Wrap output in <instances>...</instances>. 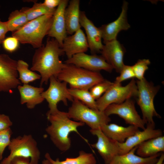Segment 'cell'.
Listing matches in <instances>:
<instances>
[{
  "instance_id": "20",
  "label": "cell",
  "mask_w": 164,
  "mask_h": 164,
  "mask_svg": "<svg viewBox=\"0 0 164 164\" xmlns=\"http://www.w3.org/2000/svg\"><path fill=\"white\" fill-rule=\"evenodd\" d=\"M100 129L108 138L120 143L124 142L127 138L139 130V128L135 126L130 125L124 127L114 123L104 125Z\"/></svg>"
},
{
  "instance_id": "1",
  "label": "cell",
  "mask_w": 164,
  "mask_h": 164,
  "mask_svg": "<svg viewBox=\"0 0 164 164\" xmlns=\"http://www.w3.org/2000/svg\"><path fill=\"white\" fill-rule=\"evenodd\" d=\"M55 39L49 37L46 44L36 49L33 56L30 70L39 72L41 77L40 85L46 84L50 77H56L63 68L64 63L59 58L63 53Z\"/></svg>"
},
{
  "instance_id": "4",
  "label": "cell",
  "mask_w": 164,
  "mask_h": 164,
  "mask_svg": "<svg viewBox=\"0 0 164 164\" xmlns=\"http://www.w3.org/2000/svg\"><path fill=\"white\" fill-rule=\"evenodd\" d=\"M56 78L60 81L69 84L70 88L88 90L105 80L99 72L66 63Z\"/></svg>"
},
{
  "instance_id": "32",
  "label": "cell",
  "mask_w": 164,
  "mask_h": 164,
  "mask_svg": "<svg viewBox=\"0 0 164 164\" xmlns=\"http://www.w3.org/2000/svg\"><path fill=\"white\" fill-rule=\"evenodd\" d=\"M12 134L10 128L0 131V160H2L5 148L9 145Z\"/></svg>"
},
{
  "instance_id": "38",
  "label": "cell",
  "mask_w": 164,
  "mask_h": 164,
  "mask_svg": "<svg viewBox=\"0 0 164 164\" xmlns=\"http://www.w3.org/2000/svg\"><path fill=\"white\" fill-rule=\"evenodd\" d=\"M61 0H45L43 4L47 7L50 9H55L59 5Z\"/></svg>"
},
{
  "instance_id": "23",
  "label": "cell",
  "mask_w": 164,
  "mask_h": 164,
  "mask_svg": "<svg viewBox=\"0 0 164 164\" xmlns=\"http://www.w3.org/2000/svg\"><path fill=\"white\" fill-rule=\"evenodd\" d=\"M136 154L141 157L148 158L164 151V136L162 135L146 140L137 146Z\"/></svg>"
},
{
  "instance_id": "35",
  "label": "cell",
  "mask_w": 164,
  "mask_h": 164,
  "mask_svg": "<svg viewBox=\"0 0 164 164\" xmlns=\"http://www.w3.org/2000/svg\"><path fill=\"white\" fill-rule=\"evenodd\" d=\"M12 125V123L8 116L0 114V131L10 128Z\"/></svg>"
},
{
  "instance_id": "15",
  "label": "cell",
  "mask_w": 164,
  "mask_h": 164,
  "mask_svg": "<svg viewBox=\"0 0 164 164\" xmlns=\"http://www.w3.org/2000/svg\"><path fill=\"white\" fill-rule=\"evenodd\" d=\"M155 127L147 125L146 128L143 131H138L127 138L124 142L120 143L116 142L119 148V155L128 153L134 147L146 140L162 135V130L155 129Z\"/></svg>"
},
{
  "instance_id": "18",
  "label": "cell",
  "mask_w": 164,
  "mask_h": 164,
  "mask_svg": "<svg viewBox=\"0 0 164 164\" xmlns=\"http://www.w3.org/2000/svg\"><path fill=\"white\" fill-rule=\"evenodd\" d=\"M68 2V0H61L53 15L52 25L47 35L56 40L61 48L67 36L64 14Z\"/></svg>"
},
{
  "instance_id": "2",
  "label": "cell",
  "mask_w": 164,
  "mask_h": 164,
  "mask_svg": "<svg viewBox=\"0 0 164 164\" xmlns=\"http://www.w3.org/2000/svg\"><path fill=\"white\" fill-rule=\"evenodd\" d=\"M46 116L50 125L46 128V131L53 143L60 151L65 152L70 148L71 141L69 136L72 132H76L88 142L77 130L78 127L85 124L72 121L69 117L67 112L58 110L53 113L46 114Z\"/></svg>"
},
{
  "instance_id": "17",
  "label": "cell",
  "mask_w": 164,
  "mask_h": 164,
  "mask_svg": "<svg viewBox=\"0 0 164 164\" xmlns=\"http://www.w3.org/2000/svg\"><path fill=\"white\" fill-rule=\"evenodd\" d=\"M80 23L84 29L89 48L93 54L101 52L104 45L102 42V36L99 28L96 27L87 16L85 12L80 11Z\"/></svg>"
},
{
  "instance_id": "39",
  "label": "cell",
  "mask_w": 164,
  "mask_h": 164,
  "mask_svg": "<svg viewBox=\"0 0 164 164\" xmlns=\"http://www.w3.org/2000/svg\"><path fill=\"white\" fill-rule=\"evenodd\" d=\"M159 158L158 161L154 164H163L164 160V154L163 153L161 154Z\"/></svg>"
},
{
  "instance_id": "10",
  "label": "cell",
  "mask_w": 164,
  "mask_h": 164,
  "mask_svg": "<svg viewBox=\"0 0 164 164\" xmlns=\"http://www.w3.org/2000/svg\"><path fill=\"white\" fill-rule=\"evenodd\" d=\"M17 62L7 54H0V92H11L20 84Z\"/></svg>"
},
{
  "instance_id": "3",
  "label": "cell",
  "mask_w": 164,
  "mask_h": 164,
  "mask_svg": "<svg viewBox=\"0 0 164 164\" xmlns=\"http://www.w3.org/2000/svg\"><path fill=\"white\" fill-rule=\"evenodd\" d=\"M53 15H45L28 22L21 28L12 32V36L22 44H30L34 48L40 47L51 28Z\"/></svg>"
},
{
  "instance_id": "8",
  "label": "cell",
  "mask_w": 164,
  "mask_h": 164,
  "mask_svg": "<svg viewBox=\"0 0 164 164\" xmlns=\"http://www.w3.org/2000/svg\"><path fill=\"white\" fill-rule=\"evenodd\" d=\"M137 94L136 81L134 78L125 86L114 82L113 85L96 100L97 109L104 111L111 104H121L132 97H136Z\"/></svg>"
},
{
  "instance_id": "42",
  "label": "cell",
  "mask_w": 164,
  "mask_h": 164,
  "mask_svg": "<svg viewBox=\"0 0 164 164\" xmlns=\"http://www.w3.org/2000/svg\"></svg>"
},
{
  "instance_id": "14",
  "label": "cell",
  "mask_w": 164,
  "mask_h": 164,
  "mask_svg": "<svg viewBox=\"0 0 164 164\" xmlns=\"http://www.w3.org/2000/svg\"><path fill=\"white\" fill-rule=\"evenodd\" d=\"M128 5L127 2H123L121 12L117 19L99 28L104 43L116 39L118 34L120 31L127 30L130 28L127 19Z\"/></svg>"
},
{
  "instance_id": "13",
  "label": "cell",
  "mask_w": 164,
  "mask_h": 164,
  "mask_svg": "<svg viewBox=\"0 0 164 164\" xmlns=\"http://www.w3.org/2000/svg\"><path fill=\"white\" fill-rule=\"evenodd\" d=\"M90 132L97 138V142L91 146L97 150L105 164H109L115 156L119 155V148L116 142L105 135L100 128L90 129Z\"/></svg>"
},
{
  "instance_id": "30",
  "label": "cell",
  "mask_w": 164,
  "mask_h": 164,
  "mask_svg": "<svg viewBox=\"0 0 164 164\" xmlns=\"http://www.w3.org/2000/svg\"><path fill=\"white\" fill-rule=\"evenodd\" d=\"M114 84V82L104 80L93 86L90 92L95 100L100 97Z\"/></svg>"
},
{
  "instance_id": "27",
  "label": "cell",
  "mask_w": 164,
  "mask_h": 164,
  "mask_svg": "<svg viewBox=\"0 0 164 164\" xmlns=\"http://www.w3.org/2000/svg\"><path fill=\"white\" fill-rule=\"evenodd\" d=\"M29 64L23 60L17 61V70L19 75V79L23 84H28L41 78L40 75L29 70Z\"/></svg>"
},
{
  "instance_id": "29",
  "label": "cell",
  "mask_w": 164,
  "mask_h": 164,
  "mask_svg": "<svg viewBox=\"0 0 164 164\" xmlns=\"http://www.w3.org/2000/svg\"><path fill=\"white\" fill-rule=\"evenodd\" d=\"M69 92L73 98L80 101L90 108L98 110L96 101L88 90L70 88H68Z\"/></svg>"
},
{
  "instance_id": "9",
  "label": "cell",
  "mask_w": 164,
  "mask_h": 164,
  "mask_svg": "<svg viewBox=\"0 0 164 164\" xmlns=\"http://www.w3.org/2000/svg\"><path fill=\"white\" fill-rule=\"evenodd\" d=\"M49 81V87L42 93V96L48 103L49 110L46 114L58 111L57 104L59 102L62 101L67 106L68 100L72 101L73 100L69 92L67 83L59 81L53 76L50 77Z\"/></svg>"
},
{
  "instance_id": "37",
  "label": "cell",
  "mask_w": 164,
  "mask_h": 164,
  "mask_svg": "<svg viewBox=\"0 0 164 164\" xmlns=\"http://www.w3.org/2000/svg\"><path fill=\"white\" fill-rule=\"evenodd\" d=\"M10 164H30L29 158L17 157L11 161Z\"/></svg>"
},
{
  "instance_id": "6",
  "label": "cell",
  "mask_w": 164,
  "mask_h": 164,
  "mask_svg": "<svg viewBox=\"0 0 164 164\" xmlns=\"http://www.w3.org/2000/svg\"><path fill=\"white\" fill-rule=\"evenodd\" d=\"M67 112L69 118L86 124L91 129L100 128L102 125L110 122V118L104 111L91 108L74 98Z\"/></svg>"
},
{
  "instance_id": "11",
  "label": "cell",
  "mask_w": 164,
  "mask_h": 164,
  "mask_svg": "<svg viewBox=\"0 0 164 164\" xmlns=\"http://www.w3.org/2000/svg\"><path fill=\"white\" fill-rule=\"evenodd\" d=\"M104 111L109 116L113 114L118 115L127 124L135 126L143 130L145 128V123L136 111L135 102L131 98L121 104H111Z\"/></svg>"
},
{
  "instance_id": "31",
  "label": "cell",
  "mask_w": 164,
  "mask_h": 164,
  "mask_svg": "<svg viewBox=\"0 0 164 164\" xmlns=\"http://www.w3.org/2000/svg\"><path fill=\"white\" fill-rule=\"evenodd\" d=\"M150 61L148 59L139 60L132 67L135 77L138 80H141L145 78L144 74L149 68Z\"/></svg>"
},
{
  "instance_id": "41",
  "label": "cell",
  "mask_w": 164,
  "mask_h": 164,
  "mask_svg": "<svg viewBox=\"0 0 164 164\" xmlns=\"http://www.w3.org/2000/svg\"><path fill=\"white\" fill-rule=\"evenodd\" d=\"M2 43V42L0 40V44H1V43Z\"/></svg>"
},
{
  "instance_id": "24",
  "label": "cell",
  "mask_w": 164,
  "mask_h": 164,
  "mask_svg": "<svg viewBox=\"0 0 164 164\" xmlns=\"http://www.w3.org/2000/svg\"><path fill=\"white\" fill-rule=\"evenodd\" d=\"M137 146L126 154L115 156L109 164H154L158 161L160 153L149 157H142L135 154Z\"/></svg>"
},
{
  "instance_id": "34",
  "label": "cell",
  "mask_w": 164,
  "mask_h": 164,
  "mask_svg": "<svg viewBox=\"0 0 164 164\" xmlns=\"http://www.w3.org/2000/svg\"><path fill=\"white\" fill-rule=\"evenodd\" d=\"M19 42L16 38L13 36L5 38L2 42L4 49L10 52H13L17 49Z\"/></svg>"
},
{
  "instance_id": "21",
  "label": "cell",
  "mask_w": 164,
  "mask_h": 164,
  "mask_svg": "<svg viewBox=\"0 0 164 164\" xmlns=\"http://www.w3.org/2000/svg\"><path fill=\"white\" fill-rule=\"evenodd\" d=\"M17 88L20 95L21 104H26L27 108L32 109L42 103L44 99L42 95L44 89L41 87H36L28 84L19 85Z\"/></svg>"
},
{
  "instance_id": "33",
  "label": "cell",
  "mask_w": 164,
  "mask_h": 164,
  "mask_svg": "<svg viewBox=\"0 0 164 164\" xmlns=\"http://www.w3.org/2000/svg\"><path fill=\"white\" fill-rule=\"evenodd\" d=\"M120 73L114 82L115 84H121L124 81L135 77L132 66L125 65Z\"/></svg>"
},
{
  "instance_id": "16",
  "label": "cell",
  "mask_w": 164,
  "mask_h": 164,
  "mask_svg": "<svg viewBox=\"0 0 164 164\" xmlns=\"http://www.w3.org/2000/svg\"><path fill=\"white\" fill-rule=\"evenodd\" d=\"M101 51V56L116 71L120 73L125 64L123 58L125 50L117 39L104 43Z\"/></svg>"
},
{
  "instance_id": "19",
  "label": "cell",
  "mask_w": 164,
  "mask_h": 164,
  "mask_svg": "<svg viewBox=\"0 0 164 164\" xmlns=\"http://www.w3.org/2000/svg\"><path fill=\"white\" fill-rule=\"evenodd\" d=\"M61 48L67 59L76 54L86 52L89 47L83 31L80 29L72 35L67 36L63 42Z\"/></svg>"
},
{
  "instance_id": "22",
  "label": "cell",
  "mask_w": 164,
  "mask_h": 164,
  "mask_svg": "<svg viewBox=\"0 0 164 164\" xmlns=\"http://www.w3.org/2000/svg\"><path fill=\"white\" fill-rule=\"evenodd\" d=\"M80 4L79 0H71L65 10L64 18L67 34L72 35L81 29Z\"/></svg>"
},
{
  "instance_id": "40",
  "label": "cell",
  "mask_w": 164,
  "mask_h": 164,
  "mask_svg": "<svg viewBox=\"0 0 164 164\" xmlns=\"http://www.w3.org/2000/svg\"><path fill=\"white\" fill-rule=\"evenodd\" d=\"M42 164H52L48 160L46 159L43 160L42 162Z\"/></svg>"
},
{
  "instance_id": "25",
  "label": "cell",
  "mask_w": 164,
  "mask_h": 164,
  "mask_svg": "<svg viewBox=\"0 0 164 164\" xmlns=\"http://www.w3.org/2000/svg\"><path fill=\"white\" fill-rule=\"evenodd\" d=\"M46 159L52 164H96V161L93 154L87 153L83 150L80 151L79 155L75 158H67L64 161H60L59 158L56 160L53 159L48 153L45 155Z\"/></svg>"
},
{
  "instance_id": "5",
  "label": "cell",
  "mask_w": 164,
  "mask_h": 164,
  "mask_svg": "<svg viewBox=\"0 0 164 164\" xmlns=\"http://www.w3.org/2000/svg\"><path fill=\"white\" fill-rule=\"evenodd\" d=\"M138 88L137 102L142 111V119L145 124L155 126L154 117L160 118L154 107V99L160 87L155 86L145 78L136 81Z\"/></svg>"
},
{
  "instance_id": "28",
  "label": "cell",
  "mask_w": 164,
  "mask_h": 164,
  "mask_svg": "<svg viewBox=\"0 0 164 164\" xmlns=\"http://www.w3.org/2000/svg\"><path fill=\"white\" fill-rule=\"evenodd\" d=\"M29 22L25 13L17 10L12 11L6 21L9 31L12 32L22 27Z\"/></svg>"
},
{
  "instance_id": "26",
  "label": "cell",
  "mask_w": 164,
  "mask_h": 164,
  "mask_svg": "<svg viewBox=\"0 0 164 164\" xmlns=\"http://www.w3.org/2000/svg\"><path fill=\"white\" fill-rule=\"evenodd\" d=\"M56 9L49 8L43 3L35 2L32 7H23L20 10L25 13L29 22L43 15H53Z\"/></svg>"
},
{
  "instance_id": "36",
  "label": "cell",
  "mask_w": 164,
  "mask_h": 164,
  "mask_svg": "<svg viewBox=\"0 0 164 164\" xmlns=\"http://www.w3.org/2000/svg\"><path fill=\"white\" fill-rule=\"evenodd\" d=\"M8 32L6 21L2 22L0 19V40L2 42L5 38V35Z\"/></svg>"
},
{
  "instance_id": "7",
  "label": "cell",
  "mask_w": 164,
  "mask_h": 164,
  "mask_svg": "<svg viewBox=\"0 0 164 164\" xmlns=\"http://www.w3.org/2000/svg\"><path fill=\"white\" fill-rule=\"evenodd\" d=\"M8 147L10 154L2 160L0 164H10L12 159L17 157L29 158L30 164H38L40 153L36 141L31 135H25L12 138Z\"/></svg>"
},
{
  "instance_id": "12",
  "label": "cell",
  "mask_w": 164,
  "mask_h": 164,
  "mask_svg": "<svg viewBox=\"0 0 164 164\" xmlns=\"http://www.w3.org/2000/svg\"><path fill=\"white\" fill-rule=\"evenodd\" d=\"M65 63L94 72H99L104 70L111 72L113 69L101 56L96 54L88 55L85 53L74 55L67 60Z\"/></svg>"
}]
</instances>
